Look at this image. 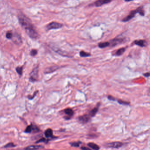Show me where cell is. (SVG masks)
<instances>
[{
	"label": "cell",
	"mask_w": 150,
	"mask_h": 150,
	"mask_svg": "<svg viewBox=\"0 0 150 150\" xmlns=\"http://www.w3.org/2000/svg\"><path fill=\"white\" fill-rule=\"evenodd\" d=\"M12 35H13V33L12 32V31H8V32L6 33V38L8 39H12Z\"/></svg>",
	"instance_id": "23"
},
{
	"label": "cell",
	"mask_w": 150,
	"mask_h": 150,
	"mask_svg": "<svg viewBox=\"0 0 150 150\" xmlns=\"http://www.w3.org/2000/svg\"><path fill=\"white\" fill-rule=\"evenodd\" d=\"M90 119V116L89 115L85 114L78 117V120L82 124H86L88 122Z\"/></svg>",
	"instance_id": "5"
},
{
	"label": "cell",
	"mask_w": 150,
	"mask_h": 150,
	"mask_svg": "<svg viewBox=\"0 0 150 150\" xmlns=\"http://www.w3.org/2000/svg\"><path fill=\"white\" fill-rule=\"evenodd\" d=\"M118 102L121 104L125 105H129V103L128 102H125V101H123V100H118Z\"/></svg>",
	"instance_id": "26"
},
{
	"label": "cell",
	"mask_w": 150,
	"mask_h": 150,
	"mask_svg": "<svg viewBox=\"0 0 150 150\" xmlns=\"http://www.w3.org/2000/svg\"><path fill=\"white\" fill-rule=\"evenodd\" d=\"M48 141V140H46L45 138H42V139H41L40 140H38V141H37L36 143L37 144H38V143H41V142H45V143H47Z\"/></svg>",
	"instance_id": "27"
},
{
	"label": "cell",
	"mask_w": 150,
	"mask_h": 150,
	"mask_svg": "<svg viewBox=\"0 0 150 150\" xmlns=\"http://www.w3.org/2000/svg\"><path fill=\"white\" fill-rule=\"evenodd\" d=\"M87 145L90 148H91L93 149V150H99L100 148L98 145H97V144H95V143H89L87 144Z\"/></svg>",
	"instance_id": "15"
},
{
	"label": "cell",
	"mask_w": 150,
	"mask_h": 150,
	"mask_svg": "<svg viewBox=\"0 0 150 150\" xmlns=\"http://www.w3.org/2000/svg\"><path fill=\"white\" fill-rule=\"evenodd\" d=\"M125 51V48H121L119 49H118L117 52L115 53V56H121Z\"/></svg>",
	"instance_id": "17"
},
{
	"label": "cell",
	"mask_w": 150,
	"mask_h": 150,
	"mask_svg": "<svg viewBox=\"0 0 150 150\" xmlns=\"http://www.w3.org/2000/svg\"><path fill=\"white\" fill-rule=\"evenodd\" d=\"M43 148V146L41 145H31L27 147L25 149L28 150V149H41Z\"/></svg>",
	"instance_id": "18"
},
{
	"label": "cell",
	"mask_w": 150,
	"mask_h": 150,
	"mask_svg": "<svg viewBox=\"0 0 150 150\" xmlns=\"http://www.w3.org/2000/svg\"><path fill=\"white\" fill-rule=\"evenodd\" d=\"M38 75V67H35L31 72L29 75V80L30 82H34L37 81Z\"/></svg>",
	"instance_id": "4"
},
{
	"label": "cell",
	"mask_w": 150,
	"mask_h": 150,
	"mask_svg": "<svg viewBox=\"0 0 150 150\" xmlns=\"http://www.w3.org/2000/svg\"><path fill=\"white\" fill-rule=\"evenodd\" d=\"M100 106V104H98L97 105V106L94 108H93L92 110L91 111H90L89 112V115L91 117H93L95 116V115L97 113L98 110H99V107Z\"/></svg>",
	"instance_id": "13"
},
{
	"label": "cell",
	"mask_w": 150,
	"mask_h": 150,
	"mask_svg": "<svg viewBox=\"0 0 150 150\" xmlns=\"http://www.w3.org/2000/svg\"><path fill=\"white\" fill-rule=\"evenodd\" d=\"M108 99L109 100H111V101H114V100H115V99L114 97H113L112 96H108Z\"/></svg>",
	"instance_id": "28"
},
{
	"label": "cell",
	"mask_w": 150,
	"mask_h": 150,
	"mask_svg": "<svg viewBox=\"0 0 150 150\" xmlns=\"http://www.w3.org/2000/svg\"><path fill=\"white\" fill-rule=\"evenodd\" d=\"M82 144V142L80 141H78V142H73L70 143V145L72 147H78L80 146V145Z\"/></svg>",
	"instance_id": "20"
},
{
	"label": "cell",
	"mask_w": 150,
	"mask_h": 150,
	"mask_svg": "<svg viewBox=\"0 0 150 150\" xmlns=\"http://www.w3.org/2000/svg\"><path fill=\"white\" fill-rule=\"evenodd\" d=\"M133 43L134 44L139 46L141 47H144L147 46V42L144 40H135Z\"/></svg>",
	"instance_id": "11"
},
{
	"label": "cell",
	"mask_w": 150,
	"mask_h": 150,
	"mask_svg": "<svg viewBox=\"0 0 150 150\" xmlns=\"http://www.w3.org/2000/svg\"><path fill=\"white\" fill-rule=\"evenodd\" d=\"M64 112L67 115L68 117H65L64 118L66 120H69L74 115V111L71 108H67L64 111Z\"/></svg>",
	"instance_id": "10"
},
{
	"label": "cell",
	"mask_w": 150,
	"mask_h": 150,
	"mask_svg": "<svg viewBox=\"0 0 150 150\" xmlns=\"http://www.w3.org/2000/svg\"><path fill=\"white\" fill-rule=\"evenodd\" d=\"M137 13H139L141 16L142 17L144 16L145 12L143 6L139 7L136 9L131 11L127 17L124 18V19L121 20V21L123 22H127L128 21L130 20L133 18Z\"/></svg>",
	"instance_id": "2"
},
{
	"label": "cell",
	"mask_w": 150,
	"mask_h": 150,
	"mask_svg": "<svg viewBox=\"0 0 150 150\" xmlns=\"http://www.w3.org/2000/svg\"><path fill=\"white\" fill-rule=\"evenodd\" d=\"M11 39L14 42L17 44H19L21 43V38L17 33H13L12 37Z\"/></svg>",
	"instance_id": "9"
},
{
	"label": "cell",
	"mask_w": 150,
	"mask_h": 150,
	"mask_svg": "<svg viewBox=\"0 0 150 150\" xmlns=\"http://www.w3.org/2000/svg\"><path fill=\"white\" fill-rule=\"evenodd\" d=\"M80 56L82 57H88L91 56V54L89 53L85 52L84 51H82L80 52L79 53Z\"/></svg>",
	"instance_id": "19"
},
{
	"label": "cell",
	"mask_w": 150,
	"mask_h": 150,
	"mask_svg": "<svg viewBox=\"0 0 150 150\" xmlns=\"http://www.w3.org/2000/svg\"><path fill=\"white\" fill-rule=\"evenodd\" d=\"M45 135L46 137L50 138L53 137V131L51 129H49L45 131Z\"/></svg>",
	"instance_id": "14"
},
{
	"label": "cell",
	"mask_w": 150,
	"mask_h": 150,
	"mask_svg": "<svg viewBox=\"0 0 150 150\" xmlns=\"http://www.w3.org/2000/svg\"><path fill=\"white\" fill-rule=\"evenodd\" d=\"M113 0H97L94 3V5L96 7H99L105 4L109 3Z\"/></svg>",
	"instance_id": "8"
},
{
	"label": "cell",
	"mask_w": 150,
	"mask_h": 150,
	"mask_svg": "<svg viewBox=\"0 0 150 150\" xmlns=\"http://www.w3.org/2000/svg\"><path fill=\"white\" fill-rule=\"evenodd\" d=\"M32 131H33V125H29L26 127L25 132L26 133H30Z\"/></svg>",
	"instance_id": "21"
},
{
	"label": "cell",
	"mask_w": 150,
	"mask_h": 150,
	"mask_svg": "<svg viewBox=\"0 0 150 150\" xmlns=\"http://www.w3.org/2000/svg\"><path fill=\"white\" fill-rule=\"evenodd\" d=\"M81 149H82V150H90V148H89L88 147H81Z\"/></svg>",
	"instance_id": "30"
},
{
	"label": "cell",
	"mask_w": 150,
	"mask_h": 150,
	"mask_svg": "<svg viewBox=\"0 0 150 150\" xmlns=\"http://www.w3.org/2000/svg\"><path fill=\"white\" fill-rule=\"evenodd\" d=\"M125 1H126V2H129V1H133V0H124Z\"/></svg>",
	"instance_id": "31"
},
{
	"label": "cell",
	"mask_w": 150,
	"mask_h": 150,
	"mask_svg": "<svg viewBox=\"0 0 150 150\" xmlns=\"http://www.w3.org/2000/svg\"><path fill=\"white\" fill-rule=\"evenodd\" d=\"M62 26L63 24L62 23L56 22H52L47 25V26H46V29L47 30L51 29H59L62 28Z\"/></svg>",
	"instance_id": "3"
},
{
	"label": "cell",
	"mask_w": 150,
	"mask_h": 150,
	"mask_svg": "<svg viewBox=\"0 0 150 150\" xmlns=\"http://www.w3.org/2000/svg\"><path fill=\"white\" fill-rule=\"evenodd\" d=\"M110 46L109 42H100L98 44V47L100 48L104 49L106 47H108Z\"/></svg>",
	"instance_id": "16"
},
{
	"label": "cell",
	"mask_w": 150,
	"mask_h": 150,
	"mask_svg": "<svg viewBox=\"0 0 150 150\" xmlns=\"http://www.w3.org/2000/svg\"><path fill=\"white\" fill-rule=\"evenodd\" d=\"M60 67L59 66H52L49 67H48L46 69L45 71V74H49V73H51L52 72H54L56 71V70H58L59 68Z\"/></svg>",
	"instance_id": "12"
},
{
	"label": "cell",
	"mask_w": 150,
	"mask_h": 150,
	"mask_svg": "<svg viewBox=\"0 0 150 150\" xmlns=\"http://www.w3.org/2000/svg\"><path fill=\"white\" fill-rule=\"evenodd\" d=\"M18 20L21 26L25 29L27 35L32 39L38 38L39 35L31 20L29 18L23 14H21L18 16Z\"/></svg>",
	"instance_id": "1"
},
{
	"label": "cell",
	"mask_w": 150,
	"mask_h": 150,
	"mask_svg": "<svg viewBox=\"0 0 150 150\" xmlns=\"http://www.w3.org/2000/svg\"><path fill=\"white\" fill-rule=\"evenodd\" d=\"M123 144L120 142H114L107 144V146L108 147H111L114 148H118L122 147Z\"/></svg>",
	"instance_id": "6"
},
{
	"label": "cell",
	"mask_w": 150,
	"mask_h": 150,
	"mask_svg": "<svg viewBox=\"0 0 150 150\" xmlns=\"http://www.w3.org/2000/svg\"><path fill=\"white\" fill-rule=\"evenodd\" d=\"M16 71L18 74L20 75H22L23 73V67H17L16 68Z\"/></svg>",
	"instance_id": "22"
},
{
	"label": "cell",
	"mask_w": 150,
	"mask_h": 150,
	"mask_svg": "<svg viewBox=\"0 0 150 150\" xmlns=\"http://www.w3.org/2000/svg\"><path fill=\"white\" fill-rule=\"evenodd\" d=\"M16 145L12 143H9L8 144H7L5 146H4V148H9V147H15Z\"/></svg>",
	"instance_id": "24"
},
{
	"label": "cell",
	"mask_w": 150,
	"mask_h": 150,
	"mask_svg": "<svg viewBox=\"0 0 150 150\" xmlns=\"http://www.w3.org/2000/svg\"><path fill=\"white\" fill-rule=\"evenodd\" d=\"M124 41V39L122 38H116L114 39H112L110 41V46H115L117 45L121 44Z\"/></svg>",
	"instance_id": "7"
},
{
	"label": "cell",
	"mask_w": 150,
	"mask_h": 150,
	"mask_svg": "<svg viewBox=\"0 0 150 150\" xmlns=\"http://www.w3.org/2000/svg\"><path fill=\"white\" fill-rule=\"evenodd\" d=\"M143 75L146 77H149L150 76V73L149 72H147L145 74H144Z\"/></svg>",
	"instance_id": "29"
},
{
	"label": "cell",
	"mask_w": 150,
	"mask_h": 150,
	"mask_svg": "<svg viewBox=\"0 0 150 150\" xmlns=\"http://www.w3.org/2000/svg\"><path fill=\"white\" fill-rule=\"evenodd\" d=\"M37 53H38V51L36 49L32 50L31 51V52H30V55L31 56H36V55L37 54Z\"/></svg>",
	"instance_id": "25"
}]
</instances>
